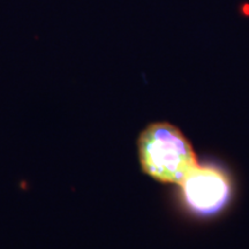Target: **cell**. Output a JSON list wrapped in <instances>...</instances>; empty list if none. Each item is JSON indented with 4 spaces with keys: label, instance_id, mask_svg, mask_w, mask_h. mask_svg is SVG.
Listing matches in <instances>:
<instances>
[{
    "label": "cell",
    "instance_id": "7a4b0ae2",
    "mask_svg": "<svg viewBox=\"0 0 249 249\" xmlns=\"http://www.w3.org/2000/svg\"><path fill=\"white\" fill-rule=\"evenodd\" d=\"M183 203L193 213L213 216L219 213L231 198V183L222 170L196 166L179 183Z\"/></svg>",
    "mask_w": 249,
    "mask_h": 249
},
{
    "label": "cell",
    "instance_id": "6da1fadb",
    "mask_svg": "<svg viewBox=\"0 0 249 249\" xmlns=\"http://www.w3.org/2000/svg\"><path fill=\"white\" fill-rule=\"evenodd\" d=\"M142 170L157 181L179 183L196 166L191 143L173 124H151L138 142Z\"/></svg>",
    "mask_w": 249,
    "mask_h": 249
}]
</instances>
